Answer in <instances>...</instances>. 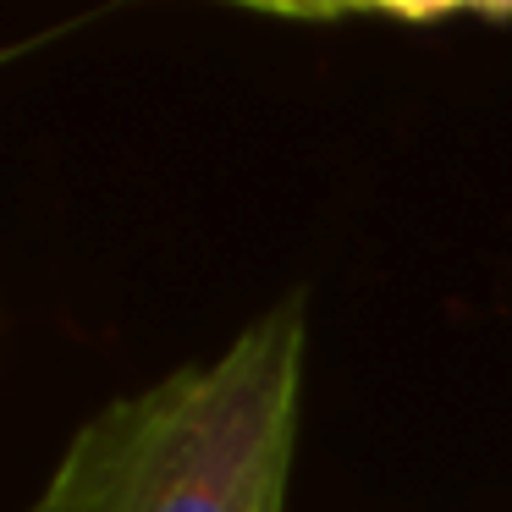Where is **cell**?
<instances>
[{
	"label": "cell",
	"mask_w": 512,
	"mask_h": 512,
	"mask_svg": "<svg viewBox=\"0 0 512 512\" xmlns=\"http://www.w3.org/2000/svg\"><path fill=\"white\" fill-rule=\"evenodd\" d=\"M303 364L309 298L292 292L215 358L105 402L28 512H281Z\"/></svg>",
	"instance_id": "1"
}]
</instances>
